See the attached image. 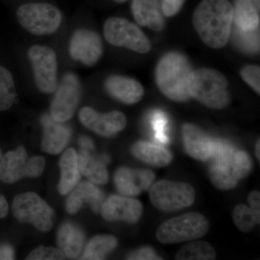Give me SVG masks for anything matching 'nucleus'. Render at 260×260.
<instances>
[{
    "instance_id": "obj_1",
    "label": "nucleus",
    "mask_w": 260,
    "mask_h": 260,
    "mask_svg": "<svg viewBox=\"0 0 260 260\" xmlns=\"http://www.w3.org/2000/svg\"><path fill=\"white\" fill-rule=\"evenodd\" d=\"M234 7L229 0H203L193 13V24L208 47L220 49L232 34Z\"/></svg>"
},
{
    "instance_id": "obj_2",
    "label": "nucleus",
    "mask_w": 260,
    "mask_h": 260,
    "mask_svg": "<svg viewBox=\"0 0 260 260\" xmlns=\"http://www.w3.org/2000/svg\"><path fill=\"white\" fill-rule=\"evenodd\" d=\"M191 72L187 58L180 53H167L155 68V82L159 90L170 100L184 102L191 99L187 80Z\"/></svg>"
},
{
    "instance_id": "obj_3",
    "label": "nucleus",
    "mask_w": 260,
    "mask_h": 260,
    "mask_svg": "<svg viewBox=\"0 0 260 260\" xmlns=\"http://www.w3.org/2000/svg\"><path fill=\"white\" fill-rule=\"evenodd\" d=\"M229 82L225 75L211 68L191 70L187 80L189 95L205 107L223 109L230 102Z\"/></svg>"
},
{
    "instance_id": "obj_4",
    "label": "nucleus",
    "mask_w": 260,
    "mask_h": 260,
    "mask_svg": "<svg viewBox=\"0 0 260 260\" xmlns=\"http://www.w3.org/2000/svg\"><path fill=\"white\" fill-rule=\"evenodd\" d=\"M209 227L206 217L191 212L166 220L158 228L155 236L161 244H179L201 239Z\"/></svg>"
},
{
    "instance_id": "obj_5",
    "label": "nucleus",
    "mask_w": 260,
    "mask_h": 260,
    "mask_svg": "<svg viewBox=\"0 0 260 260\" xmlns=\"http://www.w3.org/2000/svg\"><path fill=\"white\" fill-rule=\"evenodd\" d=\"M252 169V161L244 150H234L222 158L214 159L210 169L212 184L220 190H229L237 186Z\"/></svg>"
},
{
    "instance_id": "obj_6",
    "label": "nucleus",
    "mask_w": 260,
    "mask_h": 260,
    "mask_svg": "<svg viewBox=\"0 0 260 260\" xmlns=\"http://www.w3.org/2000/svg\"><path fill=\"white\" fill-rule=\"evenodd\" d=\"M12 209L20 223L31 224L39 232H49L54 224V210L37 193L28 191L17 194Z\"/></svg>"
},
{
    "instance_id": "obj_7",
    "label": "nucleus",
    "mask_w": 260,
    "mask_h": 260,
    "mask_svg": "<svg viewBox=\"0 0 260 260\" xmlns=\"http://www.w3.org/2000/svg\"><path fill=\"white\" fill-rule=\"evenodd\" d=\"M150 203L161 211L172 212L184 209L194 203V187L187 183L159 180L149 190Z\"/></svg>"
},
{
    "instance_id": "obj_8",
    "label": "nucleus",
    "mask_w": 260,
    "mask_h": 260,
    "mask_svg": "<svg viewBox=\"0 0 260 260\" xmlns=\"http://www.w3.org/2000/svg\"><path fill=\"white\" fill-rule=\"evenodd\" d=\"M17 19L23 28L35 36L54 34L60 26L61 12L49 3H28L17 10Z\"/></svg>"
},
{
    "instance_id": "obj_9",
    "label": "nucleus",
    "mask_w": 260,
    "mask_h": 260,
    "mask_svg": "<svg viewBox=\"0 0 260 260\" xmlns=\"http://www.w3.org/2000/svg\"><path fill=\"white\" fill-rule=\"evenodd\" d=\"M46 160L42 156L29 158L23 146L8 152L0 160V180L11 184L25 177H40L45 168Z\"/></svg>"
},
{
    "instance_id": "obj_10",
    "label": "nucleus",
    "mask_w": 260,
    "mask_h": 260,
    "mask_svg": "<svg viewBox=\"0 0 260 260\" xmlns=\"http://www.w3.org/2000/svg\"><path fill=\"white\" fill-rule=\"evenodd\" d=\"M104 34L109 44L140 54H146L152 48L150 40L139 27L124 18L108 19L104 24Z\"/></svg>"
},
{
    "instance_id": "obj_11",
    "label": "nucleus",
    "mask_w": 260,
    "mask_h": 260,
    "mask_svg": "<svg viewBox=\"0 0 260 260\" xmlns=\"http://www.w3.org/2000/svg\"><path fill=\"white\" fill-rule=\"evenodd\" d=\"M28 56L38 88L44 93L55 92L58 67L55 51L50 47L34 45L29 49Z\"/></svg>"
},
{
    "instance_id": "obj_12",
    "label": "nucleus",
    "mask_w": 260,
    "mask_h": 260,
    "mask_svg": "<svg viewBox=\"0 0 260 260\" xmlns=\"http://www.w3.org/2000/svg\"><path fill=\"white\" fill-rule=\"evenodd\" d=\"M81 93V84L78 77L73 73L64 75L51 102V117L58 122L70 120L79 104Z\"/></svg>"
},
{
    "instance_id": "obj_13",
    "label": "nucleus",
    "mask_w": 260,
    "mask_h": 260,
    "mask_svg": "<svg viewBox=\"0 0 260 260\" xmlns=\"http://www.w3.org/2000/svg\"><path fill=\"white\" fill-rule=\"evenodd\" d=\"M70 54L74 60L93 66L102 57L103 44L100 36L88 29H78L70 43Z\"/></svg>"
},
{
    "instance_id": "obj_14",
    "label": "nucleus",
    "mask_w": 260,
    "mask_h": 260,
    "mask_svg": "<svg viewBox=\"0 0 260 260\" xmlns=\"http://www.w3.org/2000/svg\"><path fill=\"white\" fill-rule=\"evenodd\" d=\"M79 119L85 127L104 137H110L122 131L126 125V118L122 112L113 111L99 114L90 107H84Z\"/></svg>"
},
{
    "instance_id": "obj_15",
    "label": "nucleus",
    "mask_w": 260,
    "mask_h": 260,
    "mask_svg": "<svg viewBox=\"0 0 260 260\" xmlns=\"http://www.w3.org/2000/svg\"><path fill=\"white\" fill-rule=\"evenodd\" d=\"M100 211L107 221L135 223L141 218L143 206L139 200L126 196L112 195L104 202Z\"/></svg>"
},
{
    "instance_id": "obj_16",
    "label": "nucleus",
    "mask_w": 260,
    "mask_h": 260,
    "mask_svg": "<svg viewBox=\"0 0 260 260\" xmlns=\"http://www.w3.org/2000/svg\"><path fill=\"white\" fill-rule=\"evenodd\" d=\"M155 175L150 169H118L114 181L116 189L123 196L134 197L150 189Z\"/></svg>"
},
{
    "instance_id": "obj_17",
    "label": "nucleus",
    "mask_w": 260,
    "mask_h": 260,
    "mask_svg": "<svg viewBox=\"0 0 260 260\" xmlns=\"http://www.w3.org/2000/svg\"><path fill=\"white\" fill-rule=\"evenodd\" d=\"M182 138L186 153L191 158L206 161L212 158L214 141L203 129L191 123L182 126Z\"/></svg>"
},
{
    "instance_id": "obj_18",
    "label": "nucleus",
    "mask_w": 260,
    "mask_h": 260,
    "mask_svg": "<svg viewBox=\"0 0 260 260\" xmlns=\"http://www.w3.org/2000/svg\"><path fill=\"white\" fill-rule=\"evenodd\" d=\"M66 201V210L70 215L78 213L84 204H88L94 213H99L104 202L103 191L90 181L77 184Z\"/></svg>"
},
{
    "instance_id": "obj_19",
    "label": "nucleus",
    "mask_w": 260,
    "mask_h": 260,
    "mask_svg": "<svg viewBox=\"0 0 260 260\" xmlns=\"http://www.w3.org/2000/svg\"><path fill=\"white\" fill-rule=\"evenodd\" d=\"M41 121L44 128L43 151L51 155L60 153L70 142L71 130L68 126L54 120L49 114H44Z\"/></svg>"
},
{
    "instance_id": "obj_20",
    "label": "nucleus",
    "mask_w": 260,
    "mask_h": 260,
    "mask_svg": "<svg viewBox=\"0 0 260 260\" xmlns=\"http://www.w3.org/2000/svg\"><path fill=\"white\" fill-rule=\"evenodd\" d=\"M105 88L113 98L126 104H136L144 95V88L138 80L120 75L109 76Z\"/></svg>"
},
{
    "instance_id": "obj_21",
    "label": "nucleus",
    "mask_w": 260,
    "mask_h": 260,
    "mask_svg": "<svg viewBox=\"0 0 260 260\" xmlns=\"http://www.w3.org/2000/svg\"><path fill=\"white\" fill-rule=\"evenodd\" d=\"M132 12L135 21L141 26L160 31L165 25L158 0H133Z\"/></svg>"
},
{
    "instance_id": "obj_22",
    "label": "nucleus",
    "mask_w": 260,
    "mask_h": 260,
    "mask_svg": "<svg viewBox=\"0 0 260 260\" xmlns=\"http://www.w3.org/2000/svg\"><path fill=\"white\" fill-rule=\"evenodd\" d=\"M85 234L75 224L66 222L61 224L56 235L58 247L66 257L76 259L83 251Z\"/></svg>"
},
{
    "instance_id": "obj_23",
    "label": "nucleus",
    "mask_w": 260,
    "mask_h": 260,
    "mask_svg": "<svg viewBox=\"0 0 260 260\" xmlns=\"http://www.w3.org/2000/svg\"><path fill=\"white\" fill-rule=\"evenodd\" d=\"M60 179L57 189L61 195L70 194L79 183L80 172L78 167V153L74 148H69L61 155L59 160Z\"/></svg>"
},
{
    "instance_id": "obj_24",
    "label": "nucleus",
    "mask_w": 260,
    "mask_h": 260,
    "mask_svg": "<svg viewBox=\"0 0 260 260\" xmlns=\"http://www.w3.org/2000/svg\"><path fill=\"white\" fill-rule=\"evenodd\" d=\"M131 151L135 158L152 167H166L173 158L172 153L168 149L142 140L133 144Z\"/></svg>"
},
{
    "instance_id": "obj_25",
    "label": "nucleus",
    "mask_w": 260,
    "mask_h": 260,
    "mask_svg": "<svg viewBox=\"0 0 260 260\" xmlns=\"http://www.w3.org/2000/svg\"><path fill=\"white\" fill-rule=\"evenodd\" d=\"M90 152L82 149L78 153L80 174L88 178V180L94 184L104 185L109 181L107 167L100 159L94 158Z\"/></svg>"
},
{
    "instance_id": "obj_26",
    "label": "nucleus",
    "mask_w": 260,
    "mask_h": 260,
    "mask_svg": "<svg viewBox=\"0 0 260 260\" xmlns=\"http://www.w3.org/2000/svg\"><path fill=\"white\" fill-rule=\"evenodd\" d=\"M259 7L254 0H236L234 8V25L243 30L259 28Z\"/></svg>"
},
{
    "instance_id": "obj_27",
    "label": "nucleus",
    "mask_w": 260,
    "mask_h": 260,
    "mask_svg": "<svg viewBox=\"0 0 260 260\" xmlns=\"http://www.w3.org/2000/svg\"><path fill=\"white\" fill-rule=\"evenodd\" d=\"M117 239L112 235H99L93 238L85 246L82 259L99 260L106 256L116 249Z\"/></svg>"
},
{
    "instance_id": "obj_28",
    "label": "nucleus",
    "mask_w": 260,
    "mask_h": 260,
    "mask_svg": "<svg viewBox=\"0 0 260 260\" xmlns=\"http://www.w3.org/2000/svg\"><path fill=\"white\" fill-rule=\"evenodd\" d=\"M215 258L216 252L213 246L203 241L188 243L176 254L177 260H213Z\"/></svg>"
},
{
    "instance_id": "obj_29",
    "label": "nucleus",
    "mask_w": 260,
    "mask_h": 260,
    "mask_svg": "<svg viewBox=\"0 0 260 260\" xmlns=\"http://www.w3.org/2000/svg\"><path fill=\"white\" fill-rule=\"evenodd\" d=\"M16 97L13 75L9 70L0 65V111L10 109Z\"/></svg>"
},
{
    "instance_id": "obj_30",
    "label": "nucleus",
    "mask_w": 260,
    "mask_h": 260,
    "mask_svg": "<svg viewBox=\"0 0 260 260\" xmlns=\"http://www.w3.org/2000/svg\"><path fill=\"white\" fill-rule=\"evenodd\" d=\"M234 39L236 44L248 53H256L259 51V28L252 30H241L237 26L234 28Z\"/></svg>"
},
{
    "instance_id": "obj_31",
    "label": "nucleus",
    "mask_w": 260,
    "mask_h": 260,
    "mask_svg": "<svg viewBox=\"0 0 260 260\" xmlns=\"http://www.w3.org/2000/svg\"><path fill=\"white\" fill-rule=\"evenodd\" d=\"M233 220L239 230L250 232L256 224H259L250 208L245 205H238L233 211Z\"/></svg>"
},
{
    "instance_id": "obj_32",
    "label": "nucleus",
    "mask_w": 260,
    "mask_h": 260,
    "mask_svg": "<svg viewBox=\"0 0 260 260\" xmlns=\"http://www.w3.org/2000/svg\"><path fill=\"white\" fill-rule=\"evenodd\" d=\"M64 253L54 247L40 246L30 252L27 256L28 260H59L64 259Z\"/></svg>"
},
{
    "instance_id": "obj_33",
    "label": "nucleus",
    "mask_w": 260,
    "mask_h": 260,
    "mask_svg": "<svg viewBox=\"0 0 260 260\" xmlns=\"http://www.w3.org/2000/svg\"><path fill=\"white\" fill-rule=\"evenodd\" d=\"M242 79L251 87L256 93H260V68L257 65H246L240 72Z\"/></svg>"
},
{
    "instance_id": "obj_34",
    "label": "nucleus",
    "mask_w": 260,
    "mask_h": 260,
    "mask_svg": "<svg viewBox=\"0 0 260 260\" xmlns=\"http://www.w3.org/2000/svg\"><path fill=\"white\" fill-rule=\"evenodd\" d=\"M185 0H162L161 10L162 14L167 17H172L177 15Z\"/></svg>"
},
{
    "instance_id": "obj_35",
    "label": "nucleus",
    "mask_w": 260,
    "mask_h": 260,
    "mask_svg": "<svg viewBox=\"0 0 260 260\" xmlns=\"http://www.w3.org/2000/svg\"><path fill=\"white\" fill-rule=\"evenodd\" d=\"M151 124L155 133H166V128L168 124L167 116L160 111H155L152 115Z\"/></svg>"
},
{
    "instance_id": "obj_36",
    "label": "nucleus",
    "mask_w": 260,
    "mask_h": 260,
    "mask_svg": "<svg viewBox=\"0 0 260 260\" xmlns=\"http://www.w3.org/2000/svg\"><path fill=\"white\" fill-rule=\"evenodd\" d=\"M127 259H162L157 255L154 249L150 247H143L132 252Z\"/></svg>"
},
{
    "instance_id": "obj_37",
    "label": "nucleus",
    "mask_w": 260,
    "mask_h": 260,
    "mask_svg": "<svg viewBox=\"0 0 260 260\" xmlns=\"http://www.w3.org/2000/svg\"><path fill=\"white\" fill-rule=\"evenodd\" d=\"M248 202L250 205L251 210L255 215L258 222L260 223V193L258 191H252L248 196Z\"/></svg>"
},
{
    "instance_id": "obj_38",
    "label": "nucleus",
    "mask_w": 260,
    "mask_h": 260,
    "mask_svg": "<svg viewBox=\"0 0 260 260\" xmlns=\"http://www.w3.org/2000/svg\"><path fill=\"white\" fill-rule=\"evenodd\" d=\"M14 249L9 244H0V259H14Z\"/></svg>"
},
{
    "instance_id": "obj_39",
    "label": "nucleus",
    "mask_w": 260,
    "mask_h": 260,
    "mask_svg": "<svg viewBox=\"0 0 260 260\" xmlns=\"http://www.w3.org/2000/svg\"><path fill=\"white\" fill-rule=\"evenodd\" d=\"M79 144L83 150L91 151L94 149L93 141L87 136H81L79 138Z\"/></svg>"
},
{
    "instance_id": "obj_40",
    "label": "nucleus",
    "mask_w": 260,
    "mask_h": 260,
    "mask_svg": "<svg viewBox=\"0 0 260 260\" xmlns=\"http://www.w3.org/2000/svg\"><path fill=\"white\" fill-rule=\"evenodd\" d=\"M9 211L8 201L3 195L0 194V219L4 218Z\"/></svg>"
},
{
    "instance_id": "obj_41",
    "label": "nucleus",
    "mask_w": 260,
    "mask_h": 260,
    "mask_svg": "<svg viewBox=\"0 0 260 260\" xmlns=\"http://www.w3.org/2000/svg\"><path fill=\"white\" fill-rule=\"evenodd\" d=\"M154 138L158 143H162V144H166L169 141V138H168L167 135L164 133H155Z\"/></svg>"
},
{
    "instance_id": "obj_42",
    "label": "nucleus",
    "mask_w": 260,
    "mask_h": 260,
    "mask_svg": "<svg viewBox=\"0 0 260 260\" xmlns=\"http://www.w3.org/2000/svg\"><path fill=\"white\" fill-rule=\"evenodd\" d=\"M259 149H260V140L259 139L256 141L255 145V155L256 158H257L258 160H260V153H259Z\"/></svg>"
},
{
    "instance_id": "obj_43",
    "label": "nucleus",
    "mask_w": 260,
    "mask_h": 260,
    "mask_svg": "<svg viewBox=\"0 0 260 260\" xmlns=\"http://www.w3.org/2000/svg\"><path fill=\"white\" fill-rule=\"evenodd\" d=\"M112 1L115 2V3H125L127 0H112Z\"/></svg>"
},
{
    "instance_id": "obj_44",
    "label": "nucleus",
    "mask_w": 260,
    "mask_h": 260,
    "mask_svg": "<svg viewBox=\"0 0 260 260\" xmlns=\"http://www.w3.org/2000/svg\"><path fill=\"white\" fill-rule=\"evenodd\" d=\"M254 1H255L256 5H257L259 7V0H254Z\"/></svg>"
},
{
    "instance_id": "obj_45",
    "label": "nucleus",
    "mask_w": 260,
    "mask_h": 260,
    "mask_svg": "<svg viewBox=\"0 0 260 260\" xmlns=\"http://www.w3.org/2000/svg\"><path fill=\"white\" fill-rule=\"evenodd\" d=\"M2 156H3V154H2L1 150H0V160H1Z\"/></svg>"
}]
</instances>
